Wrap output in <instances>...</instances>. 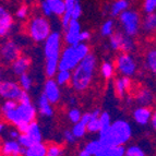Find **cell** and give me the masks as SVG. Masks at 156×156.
<instances>
[{
    "instance_id": "cell-30",
    "label": "cell",
    "mask_w": 156,
    "mask_h": 156,
    "mask_svg": "<svg viewBox=\"0 0 156 156\" xmlns=\"http://www.w3.org/2000/svg\"><path fill=\"white\" fill-rule=\"evenodd\" d=\"M101 73L103 78L106 80H109L115 74V67L110 61H105L101 66Z\"/></svg>"
},
{
    "instance_id": "cell-24",
    "label": "cell",
    "mask_w": 156,
    "mask_h": 156,
    "mask_svg": "<svg viewBox=\"0 0 156 156\" xmlns=\"http://www.w3.org/2000/svg\"><path fill=\"white\" fill-rule=\"evenodd\" d=\"M129 8V1L128 0H115L110 5V16H119V14L123 11L128 10Z\"/></svg>"
},
{
    "instance_id": "cell-41",
    "label": "cell",
    "mask_w": 156,
    "mask_h": 156,
    "mask_svg": "<svg viewBox=\"0 0 156 156\" xmlns=\"http://www.w3.org/2000/svg\"><path fill=\"white\" fill-rule=\"evenodd\" d=\"M18 104H19V101H16V99H5L2 107H1V112H9V110L14 109V108L18 106Z\"/></svg>"
},
{
    "instance_id": "cell-16",
    "label": "cell",
    "mask_w": 156,
    "mask_h": 156,
    "mask_svg": "<svg viewBox=\"0 0 156 156\" xmlns=\"http://www.w3.org/2000/svg\"><path fill=\"white\" fill-rule=\"evenodd\" d=\"M30 67H31V59L26 56L20 55L11 63V70L16 76H21L23 73L27 72Z\"/></svg>"
},
{
    "instance_id": "cell-7",
    "label": "cell",
    "mask_w": 156,
    "mask_h": 156,
    "mask_svg": "<svg viewBox=\"0 0 156 156\" xmlns=\"http://www.w3.org/2000/svg\"><path fill=\"white\" fill-rule=\"evenodd\" d=\"M119 22L122 25L123 32L127 35L133 37L139 33L141 27V18L136 11L126 10L119 14Z\"/></svg>"
},
{
    "instance_id": "cell-1",
    "label": "cell",
    "mask_w": 156,
    "mask_h": 156,
    "mask_svg": "<svg viewBox=\"0 0 156 156\" xmlns=\"http://www.w3.org/2000/svg\"><path fill=\"white\" fill-rule=\"evenodd\" d=\"M97 67V59L95 55L90 52L85 56L81 62L72 70L71 78V86L76 92H84L89 89L91 82L93 80L94 72Z\"/></svg>"
},
{
    "instance_id": "cell-33",
    "label": "cell",
    "mask_w": 156,
    "mask_h": 156,
    "mask_svg": "<svg viewBox=\"0 0 156 156\" xmlns=\"http://www.w3.org/2000/svg\"><path fill=\"white\" fill-rule=\"evenodd\" d=\"M115 32V22L114 20H106L104 23L101 24V36L109 37Z\"/></svg>"
},
{
    "instance_id": "cell-52",
    "label": "cell",
    "mask_w": 156,
    "mask_h": 156,
    "mask_svg": "<svg viewBox=\"0 0 156 156\" xmlns=\"http://www.w3.org/2000/svg\"><path fill=\"white\" fill-rule=\"evenodd\" d=\"M9 135H10L11 139H14V140H18L19 135H20V132H19V130L16 129V130H11L10 132H9Z\"/></svg>"
},
{
    "instance_id": "cell-26",
    "label": "cell",
    "mask_w": 156,
    "mask_h": 156,
    "mask_svg": "<svg viewBox=\"0 0 156 156\" xmlns=\"http://www.w3.org/2000/svg\"><path fill=\"white\" fill-rule=\"evenodd\" d=\"M26 133L31 136L34 142H42V140H43L42 130H41V127H39V125L35 120L32 121V122H30L29 129H27Z\"/></svg>"
},
{
    "instance_id": "cell-13",
    "label": "cell",
    "mask_w": 156,
    "mask_h": 156,
    "mask_svg": "<svg viewBox=\"0 0 156 156\" xmlns=\"http://www.w3.org/2000/svg\"><path fill=\"white\" fill-rule=\"evenodd\" d=\"M14 25L13 18L3 5H0V38H5L11 33Z\"/></svg>"
},
{
    "instance_id": "cell-31",
    "label": "cell",
    "mask_w": 156,
    "mask_h": 156,
    "mask_svg": "<svg viewBox=\"0 0 156 156\" xmlns=\"http://www.w3.org/2000/svg\"><path fill=\"white\" fill-rule=\"evenodd\" d=\"M71 131L73 132V134L76 135V139H81L83 138L84 135L87 132V129H86V125L83 122V121H79L76 123H73V127L71 129Z\"/></svg>"
},
{
    "instance_id": "cell-43",
    "label": "cell",
    "mask_w": 156,
    "mask_h": 156,
    "mask_svg": "<svg viewBox=\"0 0 156 156\" xmlns=\"http://www.w3.org/2000/svg\"><path fill=\"white\" fill-rule=\"evenodd\" d=\"M41 11H42V13H43V16H52V11H51V9H50V7H49V5L47 3V1L46 0H43V1H41Z\"/></svg>"
},
{
    "instance_id": "cell-53",
    "label": "cell",
    "mask_w": 156,
    "mask_h": 156,
    "mask_svg": "<svg viewBox=\"0 0 156 156\" xmlns=\"http://www.w3.org/2000/svg\"><path fill=\"white\" fill-rule=\"evenodd\" d=\"M69 104H70L72 107L76 106V97H71V98H69Z\"/></svg>"
},
{
    "instance_id": "cell-4",
    "label": "cell",
    "mask_w": 156,
    "mask_h": 156,
    "mask_svg": "<svg viewBox=\"0 0 156 156\" xmlns=\"http://www.w3.org/2000/svg\"><path fill=\"white\" fill-rule=\"evenodd\" d=\"M90 54V47L86 43L80 42L78 45H68L61 51L59 59V70L72 71L81 60Z\"/></svg>"
},
{
    "instance_id": "cell-2",
    "label": "cell",
    "mask_w": 156,
    "mask_h": 156,
    "mask_svg": "<svg viewBox=\"0 0 156 156\" xmlns=\"http://www.w3.org/2000/svg\"><path fill=\"white\" fill-rule=\"evenodd\" d=\"M61 44L62 39L59 32L54 31L44 42L45 55V74L48 78H54L58 72L59 59L61 55Z\"/></svg>"
},
{
    "instance_id": "cell-21",
    "label": "cell",
    "mask_w": 156,
    "mask_h": 156,
    "mask_svg": "<svg viewBox=\"0 0 156 156\" xmlns=\"http://www.w3.org/2000/svg\"><path fill=\"white\" fill-rule=\"evenodd\" d=\"M126 147L122 144L112 146H103L98 156H125Z\"/></svg>"
},
{
    "instance_id": "cell-19",
    "label": "cell",
    "mask_w": 156,
    "mask_h": 156,
    "mask_svg": "<svg viewBox=\"0 0 156 156\" xmlns=\"http://www.w3.org/2000/svg\"><path fill=\"white\" fill-rule=\"evenodd\" d=\"M103 148L101 141L98 139L96 140H92L90 141L89 143H86L80 152H79V155L80 156H98L99 152Z\"/></svg>"
},
{
    "instance_id": "cell-39",
    "label": "cell",
    "mask_w": 156,
    "mask_h": 156,
    "mask_svg": "<svg viewBox=\"0 0 156 156\" xmlns=\"http://www.w3.org/2000/svg\"><path fill=\"white\" fill-rule=\"evenodd\" d=\"M18 141H19V143L21 144V146H23V147H25V148H27L29 146H31L32 144L34 143V141L32 140V138L27 133H20Z\"/></svg>"
},
{
    "instance_id": "cell-55",
    "label": "cell",
    "mask_w": 156,
    "mask_h": 156,
    "mask_svg": "<svg viewBox=\"0 0 156 156\" xmlns=\"http://www.w3.org/2000/svg\"><path fill=\"white\" fill-rule=\"evenodd\" d=\"M1 82H2V80H1V76H0V85H1Z\"/></svg>"
},
{
    "instance_id": "cell-51",
    "label": "cell",
    "mask_w": 156,
    "mask_h": 156,
    "mask_svg": "<svg viewBox=\"0 0 156 156\" xmlns=\"http://www.w3.org/2000/svg\"><path fill=\"white\" fill-rule=\"evenodd\" d=\"M150 123H151L152 128H153V130L156 131V110H154L153 114H152L151 121H150Z\"/></svg>"
},
{
    "instance_id": "cell-37",
    "label": "cell",
    "mask_w": 156,
    "mask_h": 156,
    "mask_svg": "<svg viewBox=\"0 0 156 156\" xmlns=\"http://www.w3.org/2000/svg\"><path fill=\"white\" fill-rule=\"evenodd\" d=\"M86 129H87V132L90 133H99V131H101L99 118H95L92 116L91 120L86 123Z\"/></svg>"
},
{
    "instance_id": "cell-42",
    "label": "cell",
    "mask_w": 156,
    "mask_h": 156,
    "mask_svg": "<svg viewBox=\"0 0 156 156\" xmlns=\"http://www.w3.org/2000/svg\"><path fill=\"white\" fill-rule=\"evenodd\" d=\"M143 10L145 13L156 12V0H144Z\"/></svg>"
},
{
    "instance_id": "cell-34",
    "label": "cell",
    "mask_w": 156,
    "mask_h": 156,
    "mask_svg": "<svg viewBox=\"0 0 156 156\" xmlns=\"http://www.w3.org/2000/svg\"><path fill=\"white\" fill-rule=\"evenodd\" d=\"M19 84L22 87V90L29 92L33 86V80L31 76L27 74V72L23 73L21 76H19Z\"/></svg>"
},
{
    "instance_id": "cell-40",
    "label": "cell",
    "mask_w": 156,
    "mask_h": 156,
    "mask_svg": "<svg viewBox=\"0 0 156 156\" xmlns=\"http://www.w3.org/2000/svg\"><path fill=\"white\" fill-rule=\"evenodd\" d=\"M63 155V150L57 144H51L47 147V156H61Z\"/></svg>"
},
{
    "instance_id": "cell-32",
    "label": "cell",
    "mask_w": 156,
    "mask_h": 156,
    "mask_svg": "<svg viewBox=\"0 0 156 156\" xmlns=\"http://www.w3.org/2000/svg\"><path fill=\"white\" fill-rule=\"evenodd\" d=\"M126 155L127 156H145L146 152L142 146L132 144L126 147Z\"/></svg>"
},
{
    "instance_id": "cell-11",
    "label": "cell",
    "mask_w": 156,
    "mask_h": 156,
    "mask_svg": "<svg viewBox=\"0 0 156 156\" xmlns=\"http://www.w3.org/2000/svg\"><path fill=\"white\" fill-rule=\"evenodd\" d=\"M43 93L51 104H57L61 98L60 85L54 78H48V80L45 81Z\"/></svg>"
},
{
    "instance_id": "cell-15",
    "label": "cell",
    "mask_w": 156,
    "mask_h": 156,
    "mask_svg": "<svg viewBox=\"0 0 156 156\" xmlns=\"http://www.w3.org/2000/svg\"><path fill=\"white\" fill-rule=\"evenodd\" d=\"M152 114H153V112L147 106H139L133 110L132 117L136 125L146 126L151 121Z\"/></svg>"
},
{
    "instance_id": "cell-54",
    "label": "cell",
    "mask_w": 156,
    "mask_h": 156,
    "mask_svg": "<svg viewBox=\"0 0 156 156\" xmlns=\"http://www.w3.org/2000/svg\"><path fill=\"white\" fill-rule=\"evenodd\" d=\"M3 130H5V123L0 122V133H2Z\"/></svg>"
},
{
    "instance_id": "cell-50",
    "label": "cell",
    "mask_w": 156,
    "mask_h": 156,
    "mask_svg": "<svg viewBox=\"0 0 156 156\" xmlns=\"http://www.w3.org/2000/svg\"><path fill=\"white\" fill-rule=\"evenodd\" d=\"M29 126L30 123H20V125L16 126V129L20 133H26V131L29 129Z\"/></svg>"
},
{
    "instance_id": "cell-14",
    "label": "cell",
    "mask_w": 156,
    "mask_h": 156,
    "mask_svg": "<svg viewBox=\"0 0 156 156\" xmlns=\"http://www.w3.org/2000/svg\"><path fill=\"white\" fill-rule=\"evenodd\" d=\"M1 153L3 155L8 156H18V155H24L25 153V147L21 146V144L19 143L18 140L11 139L3 142L2 146H1Z\"/></svg>"
},
{
    "instance_id": "cell-35",
    "label": "cell",
    "mask_w": 156,
    "mask_h": 156,
    "mask_svg": "<svg viewBox=\"0 0 156 156\" xmlns=\"http://www.w3.org/2000/svg\"><path fill=\"white\" fill-rule=\"evenodd\" d=\"M134 48H135V43H134V41H133V38L126 34L125 37H123L120 50L122 52H131L134 50Z\"/></svg>"
},
{
    "instance_id": "cell-45",
    "label": "cell",
    "mask_w": 156,
    "mask_h": 156,
    "mask_svg": "<svg viewBox=\"0 0 156 156\" xmlns=\"http://www.w3.org/2000/svg\"><path fill=\"white\" fill-rule=\"evenodd\" d=\"M27 14H29V8H27L26 5H21V7L16 10V18H18L19 20H24V19H26Z\"/></svg>"
},
{
    "instance_id": "cell-22",
    "label": "cell",
    "mask_w": 156,
    "mask_h": 156,
    "mask_svg": "<svg viewBox=\"0 0 156 156\" xmlns=\"http://www.w3.org/2000/svg\"><path fill=\"white\" fill-rule=\"evenodd\" d=\"M25 156H46L47 146L43 142H34L31 146L25 148Z\"/></svg>"
},
{
    "instance_id": "cell-8",
    "label": "cell",
    "mask_w": 156,
    "mask_h": 156,
    "mask_svg": "<svg viewBox=\"0 0 156 156\" xmlns=\"http://www.w3.org/2000/svg\"><path fill=\"white\" fill-rule=\"evenodd\" d=\"M21 55V48L12 39L5 41L0 45V63L11 66V63Z\"/></svg>"
},
{
    "instance_id": "cell-38",
    "label": "cell",
    "mask_w": 156,
    "mask_h": 156,
    "mask_svg": "<svg viewBox=\"0 0 156 156\" xmlns=\"http://www.w3.org/2000/svg\"><path fill=\"white\" fill-rule=\"evenodd\" d=\"M67 117L71 123H76V122H79L81 120V118H82V114H81L80 109L73 107V108H71V109L68 112Z\"/></svg>"
},
{
    "instance_id": "cell-44",
    "label": "cell",
    "mask_w": 156,
    "mask_h": 156,
    "mask_svg": "<svg viewBox=\"0 0 156 156\" xmlns=\"http://www.w3.org/2000/svg\"><path fill=\"white\" fill-rule=\"evenodd\" d=\"M63 139H65L66 142L69 144H74L76 141V135L73 134V132L71 130H66L65 132H63Z\"/></svg>"
},
{
    "instance_id": "cell-28",
    "label": "cell",
    "mask_w": 156,
    "mask_h": 156,
    "mask_svg": "<svg viewBox=\"0 0 156 156\" xmlns=\"http://www.w3.org/2000/svg\"><path fill=\"white\" fill-rule=\"evenodd\" d=\"M71 78H72V71L69 70H58L55 76V80L57 81L60 86L67 85L68 83H70Z\"/></svg>"
},
{
    "instance_id": "cell-12",
    "label": "cell",
    "mask_w": 156,
    "mask_h": 156,
    "mask_svg": "<svg viewBox=\"0 0 156 156\" xmlns=\"http://www.w3.org/2000/svg\"><path fill=\"white\" fill-rule=\"evenodd\" d=\"M81 24L79 20L72 19L65 29V42L67 45H78L80 43Z\"/></svg>"
},
{
    "instance_id": "cell-10",
    "label": "cell",
    "mask_w": 156,
    "mask_h": 156,
    "mask_svg": "<svg viewBox=\"0 0 156 156\" xmlns=\"http://www.w3.org/2000/svg\"><path fill=\"white\" fill-rule=\"evenodd\" d=\"M23 91L20 84L11 80H5L1 82L0 85V96L5 99H16L18 101L21 92Z\"/></svg>"
},
{
    "instance_id": "cell-6",
    "label": "cell",
    "mask_w": 156,
    "mask_h": 156,
    "mask_svg": "<svg viewBox=\"0 0 156 156\" xmlns=\"http://www.w3.org/2000/svg\"><path fill=\"white\" fill-rule=\"evenodd\" d=\"M29 35L35 43H43L51 33V25L47 16H36L31 19L27 25Z\"/></svg>"
},
{
    "instance_id": "cell-25",
    "label": "cell",
    "mask_w": 156,
    "mask_h": 156,
    "mask_svg": "<svg viewBox=\"0 0 156 156\" xmlns=\"http://www.w3.org/2000/svg\"><path fill=\"white\" fill-rule=\"evenodd\" d=\"M52 11V14L57 16H62V14L67 10L65 0H46Z\"/></svg>"
},
{
    "instance_id": "cell-47",
    "label": "cell",
    "mask_w": 156,
    "mask_h": 156,
    "mask_svg": "<svg viewBox=\"0 0 156 156\" xmlns=\"http://www.w3.org/2000/svg\"><path fill=\"white\" fill-rule=\"evenodd\" d=\"M19 103H22V104H29V103H32L31 101V96H30V94L27 91H22L21 92V95L19 97L18 99Z\"/></svg>"
},
{
    "instance_id": "cell-29",
    "label": "cell",
    "mask_w": 156,
    "mask_h": 156,
    "mask_svg": "<svg viewBox=\"0 0 156 156\" xmlns=\"http://www.w3.org/2000/svg\"><path fill=\"white\" fill-rule=\"evenodd\" d=\"M145 66L153 74H156V49L147 51L145 56Z\"/></svg>"
},
{
    "instance_id": "cell-18",
    "label": "cell",
    "mask_w": 156,
    "mask_h": 156,
    "mask_svg": "<svg viewBox=\"0 0 156 156\" xmlns=\"http://www.w3.org/2000/svg\"><path fill=\"white\" fill-rule=\"evenodd\" d=\"M135 103L139 106H147L150 107L154 101H155V96L153 92L148 89H141L135 95Z\"/></svg>"
},
{
    "instance_id": "cell-3",
    "label": "cell",
    "mask_w": 156,
    "mask_h": 156,
    "mask_svg": "<svg viewBox=\"0 0 156 156\" xmlns=\"http://www.w3.org/2000/svg\"><path fill=\"white\" fill-rule=\"evenodd\" d=\"M98 140L103 146L125 145L132 136V126L127 120L118 119L112 123L109 129L98 133Z\"/></svg>"
},
{
    "instance_id": "cell-5",
    "label": "cell",
    "mask_w": 156,
    "mask_h": 156,
    "mask_svg": "<svg viewBox=\"0 0 156 156\" xmlns=\"http://www.w3.org/2000/svg\"><path fill=\"white\" fill-rule=\"evenodd\" d=\"M36 107H34L32 103H29V104L19 103L14 109L3 112V116L7 121L16 127L20 123H30L34 121L36 118Z\"/></svg>"
},
{
    "instance_id": "cell-27",
    "label": "cell",
    "mask_w": 156,
    "mask_h": 156,
    "mask_svg": "<svg viewBox=\"0 0 156 156\" xmlns=\"http://www.w3.org/2000/svg\"><path fill=\"white\" fill-rule=\"evenodd\" d=\"M125 32H114L109 36V46L112 50H120L121 44H122L123 37H125Z\"/></svg>"
},
{
    "instance_id": "cell-56",
    "label": "cell",
    "mask_w": 156,
    "mask_h": 156,
    "mask_svg": "<svg viewBox=\"0 0 156 156\" xmlns=\"http://www.w3.org/2000/svg\"><path fill=\"white\" fill-rule=\"evenodd\" d=\"M155 103H156V96H155Z\"/></svg>"
},
{
    "instance_id": "cell-49",
    "label": "cell",
    "mask_w": 156,
    "mask_h": 156,
    "mask_svg": "<svg viewBox=\"0 0 156 156\" xmlns=\"http://www.w3.org/2000/svg\"><path fill=\"white\" fill-rule=\"evenodd\" d=\"M65 1H66V5H67V10H66V11H68V12H71V14H72L73 7H74V5L78 2L79 0H65Z\"/></svg>"
},
{
    "instance_id": "cell-36",
    "label": "cell",
    "mask_w": 156,
    "mask_h": 156,
    "mask_svg": "<svg viewBox=\"0 0 156 156\" xmlns=\"http://www.w3.org/2000/svg\"><path fill=\"white\" fill-rule=\"evenodd\" d=\"M99 122H101V131L99 132H103V131H106L109 129V127L112 126V117H110L109 112H103L99 116Z\"/></svg>"
},
{
    "instance_id": "cell-20",
    "label": "cell",
    "mask_w": 156,
    "mask_h": 156,
    "mask_svg": "<svg viewBox=\"0 0 156 156\" xmlns=\"http://www.w3.org/2000/svg\"><path fill=\"white\" fill-rule=\"evenodd\" d=\"M131 86V80L130 76H121L120 78H117L115 81L114 87L115 92L119 97H123L127 94L128 90L130 89Z\"/></svg>"
},
{
    "instance_id": "cell-9",
    "label": "cell",
    "mask_w": 156,
    "mask_h": 156,
    "mask_svg": "<svg viewBox=\"0 0 156 156\" xmlns=\"http://www.w3.org/2000/svg\"><path fill=\"white\" fill-rule=\"evenodd\" d=\"M116 68L121 76H132L136 72L138 65L131 52H122L116 60Z\"/></svg>"
},
{
    "instance_id": "cell-23",
    "label": "cell",
    "mask_w": 156,
    "mask_h": 156,
    "mask_svg": "<svg viewBox=\"0 0 156 156\" xmlns=\"http://www.w3.org/2000/svg\"><path fill=\"white\" fill-rule=\"evenodd\" d=\"M141 27L146 33H153L156 31V12L146 13V16L141 21Z\"/></svg>"
},
{
    "instance_id": "cell-46",
    "label": "cell",
    "mask_w": 156,
    "mask_h": 156,
    "mask_svg": "<svg viewBox=\"0 0 156 156\" xmlns=\"http://www.w3.org/2000/svg\"><path fill=\"white\" fill-rule=\"evenodd\" d=\"M81 16H82V7H81L80 2L78 1L72 9V19L79 20V19L81 18Z\"/></svg>"
},
{
    "instance_id": "cell-48",
    "label": "cell",
    "mask_w": 156,
    "mask_h": 156,
    "mask_svg": "<svg viewBox=\"0 0 156 156\" xmlns=\"http://www.w3.org/2000/svg\"><path fill=\"white\" fill-rule=\"evenodd\" d=\"M91 39V33L89 31H81L80 33V42L86 43Z\"/></svg>"
},
{
    "instance_id": "cell-17",
    "label": "cell",
    "mask_w": 156,
    "mask_h": 156,
    "mask_svg": "<svg viewBox=\"0 0 156 156\" xmlns=\"http://www.w3.org/2000/svg\"><path fill=\"white\" fill-rule=\"evenodd\" d=\"M51 105L52 104L49 101V99L47 98L43 93L37 101V109H38L41 116L45 118H51L54 116V108H52Z\"/></svg>"
}]
</instances>
